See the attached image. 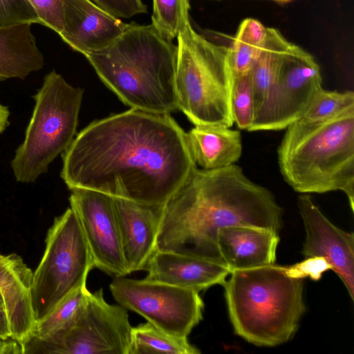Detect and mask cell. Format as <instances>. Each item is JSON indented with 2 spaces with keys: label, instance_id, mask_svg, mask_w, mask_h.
I'll use <instances>...</instances> for the list:
<instances>
[{
  "label": "cell",
  "instance_id": "1",
  "mask_svg": "<svg viewBox=\"0 0 354 354\" xmlns=\"http://www.w3.org/2000/svg\"><path fill=\"white\" fill-rule=\"evenodd\" d=\"M60 177L86 189L161 207L197 168L169 114L131 109L95 120L62 153Z\"/></svg>",
  "mask_w": 354,
  "mask_h": 354
},
{
  "label": "cell",
  "instance_id": "2",
  "mask_svg": "<svg viewBox=\"0 0 354 354\" xmlns=\"http://www.w3.org/2000/svg\"><path fill=\"white\" fill-rule=\"evenodd\" d=\"M282 209L273 194L232 164L190 174L160 207L156 250L221 260L217 235L248 225L278 232Z\"/></svg>",
  "mask_w": 354,
  "mask_h": 354
},
{
  "label": "cell",
  "instance_id": "3",
  "mask_svg": "<svg viewBox=\"0 0 354 354\" xmlns=\"http://www.w3.org/2000/svg\"><path fill=\"white\" fill-rule=\"evenodd\" d=\"M177 47L153 24H129L108 47L85 55L102 82L131 109L169 114L178 109Z\"/></svg>",
  "mask_w": 354,
  "mask_h": 354
},
{
  "label": "cell",
  "instance_id": "4",
  "mask_svg": "<svg viewBox=\"0 0 354 354\" xmlns=\"http://www.w3.org/2000/svg\"><path fill=\"white\" fill-rule=\"evenodd\" d=\"M277 150L284 180L301 194L343 192L354 209V106L317 122L289 124Z\"/></svg>",
  "mask_w": 354,
  "mask_h": 354
},
{
  "label": "cell",
  "instance_id": "5",
  "mask_svg": "<svg viewBox=\"0 0 354 354\" xmlns=\"http://www.w3.org/2000/svg\"><path fill=\"white\" fill-rule=\"evenodd\" d=\"M230 274L223 286L235 334L258 346L288 342L306 310L302 280L274 263Z\"/></svg>",
  "mask_w": 354,
  "mask_h": 354
},
{
  "label": "cell",
  "instance_id": "6",
  "mask_svg": "<svg viewBox=\"0 0 354 354\" xmlns=\"http://www.w3.org/2000/svg\"><path fill=\"white\" fill-rule=\"evenodd\" d=\"M175 87L178 109L194 125L231 127L232 73L229 46L196 31L190 19L177 36Z\"/></svg>",
  "mask_w": 354,
  "mask_h": 354
},
{
  "label": "cell",
  "instance_id": "7",
  "mask_svg": "<svg viewBox=\"0 0 354 354\" xmlns=\"http://www.w3.org/2000/svg\"><path fill=\"white\" fill-rule=\"evenodd\" d=\"M84 90L53 70L32 97L35 106L24 139L10 167L16 180L34 183L76 136Z\"/></svg>",
  "mask_w": 354,
  "mask_h": 354
},
{
  "label": "cell",
  "instance_id": "8",
  "mask_svg": "<svg viewBox=\"0 0 354 354\" xmlns=\"http://www.w3.org/2000/svg\"><path fill=\"white\" fill-rule=\"evenodd\" d=\"M94 266L91 253L73 210L56 217L46 239V249L32 274V308L35 322L72 292L86 285Z\"/></svg>",
  "mask_w": 354,
  "mask_h": 354
},
{
  "label": "cell",
  "instance_id": "9",
  "mask_svg": "<svg viewBox=\"0 0 354 354\" xmlns=\"http://www.w3.org/2000/svg\"><path fill=\"white\" fill-rule=\"evenodd\" d=\"M109 288L120 306L174 336L187 338L203 319L204 303L197 291L124 277H115Z\"/></svg>",
  "mask_w": 354,
  "mask_h": 354
},
{
  "label": "cell",
  "instance_id": "10",
  "mask_svg": "<svg viewBox=\"0 0 354 354\" xmlns=\"http://www.w3.org/2000/svg\"><path fill=\"white\" fill-rule=\"evenodd\" d=\"M132 328L127 310L107 303L100 288L90 292L77 318L63 335L35 353L129 354Z\"/></svg>",
  "mask_w": 354,
  "mask_h": 354
},
{
  "label": "cell",
  "instance_id": "11",
  "mask_svg": "<svg viewBox=\"0 0 354 354\" xmlns=\"http://www.w3.org/2000/svg\"><path fill=\"white\" fill-rule=\"evenodd\" d=\"M71 191L70 207L80 222L95 268L115 277L129 274L123 257L113 197L91 189Z\"/></svg>",
  "mask_w": 354,
  "mask_h": 354
},
{
  "label": "cell",
  "instance_id": "12",
  "mask_svg": "<svg viewBox=\"0 0 354 354\" xmlns=\"http://www.w3.org/2000/svg\"><path fill=\"white\" fill-rule=\"evenodd\" d=\"M320 68L314 57L292 44L281 65L268 112L257 131L280 130L299 120L321 89Z\"/></svg>",
  "mask_w": 354,
  "mask_h": 354
},
{
  "label": "cell",
  "instance_id": "13",
  "mask_svg": "<svg viewBox=\"0 0 354 354\" xmlns=\"http://www.w3.org/2000/svg\"><path fill=\"white\" fill-rule=\"evenodd\" d=\"M298 207L306 232L303 255L305 258L324 257L353 300V233L347 232L330 221L307 194L299 196Z\"/></svg>",
  "mask_w": 354,
  "mask_h": 354
},
{
  "label": "cell",
  "instance_id": "14",
  "mask_svg": "<svg viewBox=\"0 0 354 354\" xmlns=\"http://www.w3.org/2000/svg\"><path fill=\"white\" fill-rule=\"evenodd\" d=\"M62 22L59 35L84 56L108 47L129 26L91 0H62Z\"/></svg>",
  "mask_w": 354,
  "mask_h": 354
},
{
  "label": "cell",
  "instance_id": "15",
  "mask_svg": "<svg viewBox=\"0 0 354 354\" xmlns=\"http://www.w3.org/2000/svg\"><path fill=\"white\" fill-rule=\"evenodd\" d=\"M123 257L129 274L145 270L156 251L160 207L113 197Z\"/></svg>",
  "mask_w": 354,
  "mask_h": 354
},
{
  "label": "cell",
  "instance_id": "16",
  "mask_svg": "<svg viewBox=\"0 0 354 354\" xmlns=\"http://www.w3.org/2000/svg\"><path fill=\"white\" fill-rule=\"evenodd\" d=\"M145 279L200 292L223 285L231 273L221 260L156 250L150 259Z\"/></svg>",
  "mask_w": 354,
  "mask_h": 354
},
{
  "label": "cell",
  "instance_id": "17",
  "mask_svg": "<svg viewBox=\"0 0 354 354\" xmlns=\"http://www.w3.org/2000/svg\"><path fill=\"white\" fill-rule=\"evenodd\" d=\"M279 241L277 232L234 225L221 229L216 243L221 261L232 272L274 264Z\"/></svg>",
  "mask_w": 354,
  "mask_h": 354
},
{
  "label": "cell",
  "instance_id": "18",
  "mask_svg": "<svg viewBox=\"0 0 354 354\" xmlns=\"http://www.w3.org/2000/svg\"><path fill=\"white\" fill-rule=\"evenodd\" d=\"M32 274L18 254H0V291L5 299L12 337L22 344L35 324L31 301Z\"/></svg>",
  "mask_w": 354,
  "mask_h": 354
},
{
  "label": "cell",
  "instance_id": "19",
  "mask_svg": "<svg viewBox=\"0 0 354 354\" xmlns=\"http://www.w3.org/2000/svg\"><path fill=\"white\" fill-rule=\"evenodd\" d=\"M292 44L279 30L268 28L266 39L250 72L255 107L250 131L258 130L268 112L281 63Z\"/></svg>",
  "mask_w": 354,
  "mask_h": 354
},
{
  "label": "cell",
  "instance_id": "20",
  "mask_svg": "<svg viewBox=\"0 0 354 354\" xmlns=\"http://www.w3.org/2000/svg\"><path fill=\"white\" fill-rule=\"evenodd\" d=\"M192 158L202 169L230 166L240 158L242 142L239 131L221 125H195L186 133Z\"/></svg>",
  "mask_w": 354,
  "mask_h": 354
},
{
  "label": "cell",
  "instance_id": "21",
  "mask_svg": "<svg viewBox=\"0 0 354 354\" xmlns=\"http://www.w3.org/2000/svg\"><path fill=\"white\" fill-rule=\"evenodd\" d=\"M31 25L0 28V81L24 80L44 67V57L37 47Z\"/></svg>",
  "mask_w": 354,
  "mask_h": 354
},
{
  "label": "cell",
  "instance_id": "22",
  "mask_svg": "<svg viewBox=\"0 0 354 354\" xmlns=\"http://www.w3.org/2000/svg\"><path fill=\"white\" fill-rule=\"evenodd\" d=\"M89 293L86 285L80 287L48 315L36 322L30 335L23 342L24 354L34 353L38 348L56 342L73 324Z\"/></svg>",
  "mask_w": 354,
  "mask_h": 354
},
{
  "label": "cell",
  "instance_id": "23",
  "mask_svg": "<svg viewBox=\"0 0 354 354\" xmlns=\"http://www.w3.org/2000/svg\"><path fill=\"white\" fill-rule=\"evenodd\" d=\"M187 338L171 335L147 322L132 328L129 354H198Z\"/></svg>",
  "mask_w": 354,
  "mask_h": 354
},
{
  "label": "cell",
  "instance_id": "24",
  "mask_svg": "<svg viewBox=\"0 0 354 354\" xmlns=\"http://www.w3.org/2000/svg\"><path fill=\"white\" fill-rule=\"evenodd\" d=\"M354 106V93L330 91L321 88L313 97L299 120L317 122L326 120Z\"/></svg>",
  "mask_w": 354,
  "mask_h": 354
},
{
  "label": "cell",
  "instance_id": "25",
  "mask_svg": "<svg viewBox=\"0 0 354 354\" xmlns=\"http://www.w3.org/2000/svg\"><path fill=\"white\" fill-rule=\"evenodd\" d=\"M153 6L151 24L166 38L177 37L189 19L188 0H153Z\"/></svg>",
  "mask_w": 354,
  "mask_h": 354
},
{
  "label": "cell",
  "instance_id": "26",
  "mask_svg": "<svg viewBox=\"0 0 354 354\" xmlns=\"http://www.w3.org/2000/svg\"><path fill=\"white\" fill-rule=\"evenodd\" d=\"M230 105L234 122L240 129L248 131L255 115L254 99L250 73L232 77Z\"/></svg>",
  "mask_w": 354,
  "mask_h": 354
},
{
  "label": "cell",
  "instance_id": "27",
  "mask_svg": "<svg viewBox=\"0 0 354 354\" xmlns=\"http://www.w3.org/2000/svg\"><path fill=\"white\" fill-rule=\"evenodd\" d=\"M23 24H40L39 17L28 0H0V28Z\"/></svg>",
  "mask_w": 354,
  "mask_h": 354
},
{
  "label": "cell",
  "instance_id": "28",
  "mask_svg": "<svg viewBox=\"0 0 354 354\" xmlns=\"http://www.w3.org/2000/svg\"><path fill=\"white\" fill-rule=\"evenodd\" d=\"M260 49L261 47L252 45L236 32L231 46H229V59L232 75L249 73L258 57Z\"/></svg>",
  "mask_w": 354,
  "mask_h": 354
},
{
  "label": "cell",
  "instance_id": "29",
  "mask_svg": "<svg viewBox=\"0 0 354 354\" xmlns=\"http://www.w3.org/2000/svg\"><path fill=\"white\" fill-rule=\"evenodd\" d=\"M283 267L290 277L301 280L310 278L313 281L319 280L325 272L332 270L330 263L322 257H306L299 263Z\"/></svg>",
  "mask_w": 354,
  "mask_h": 354
},
{
  "label": "cell",
  "instance_id": "30",
  "mask_svg": "<svg viewBox=\"0 0 354 354\" xmlns=\"http://www.w3.org/2000/svg\"><path fill=\"white\" fill-rule=\"evenodd\" d=\"M35 8L41 24L58 35L63 27L62 0H28Z\"/></svg>",
  "mask_w": 354,
  "mask_h": 354
},
{
  "label": "cell",
  "instance_id": "31",
  "mask_svg": "<svg viewBox=\"0 0 354 354\" xmlns=\"http://www.w3.org/2000/svg\"><path fill=\"white\" fill-rule=\"evenodd\" d=\"M103 10L116 18L129 19L146 13L147 6L142 0H93Z\"/></svg>",
  "mask_w": 354,
  "mask_h": 354
},
{
  "label": "cell",
  "instance_id": "32",
  "mask_svg": "<svg viewBox=\"0 0 354 354\" xmlns=\"http://www.w3.org/2000/svg\"><path fill=\"white\" fill-rule=\"evenodd\" d=\"M267 31L268 28L259 21L247 18L240 24L237 33L252 45L261 47L266 39Z\"/></svg>",
  "mask_w": 354,
  "mask_h": 354
},
{
  "label": "cell",
  "instance_id": "33",
  "mask_svg": "<svg viewBox=\"0 0 354 354\" xmlns=\"http://www.w3.org/2000/svg\"><path fill=\"white\" fill-rule=\"evenodd\" d=\"M0 354H24V345L12 336L0 337Z\"/></svg>",
  "mask_w": 354,
  "mask_h": 354
},
{
  "label": "cell",
  "instance_id": "34",
  "mask_svg": "<svg viewBox=\"0 0 354 354\" xmlns=\"http://www.w3.org/2000/svg\"><path fill=\"white\" fill-rule=\"evenodd\" d=\"M12 336L7 308L3 294L0 291V337Z\"/></svg>",
  "mask_w": 354,
  "mask_h": 354
},
{
  "label": "cell",
  "instance_id": "35",
  "mask_svg": "<svg viewBox=\"0 0 354 354\" xmlns=\"http://www.w3.org/2000/svg\"><path fill=\"white\" fill-rule=\"evenodd\" d=\"M10 115L8 107L0 102V134L3 133L9 126Z\"/></svg>",
  "mask_w": 354,
  "mask_h": 354
},
{
  "label": "cell",
  "instance_id": "36",
  "mask_svg": "<svg viewBox=\"0 0 354 354\" xmlns=\"http://www.w3.org/2000/svg\"><path fill=\"white\" fill-rule=\"evenodd\" d=\"M269 1H274L276 3H289L293 0H269Z\"/></svg>",
  "mask_w": 354,
  "mask_h": 354
}]
</instances>
